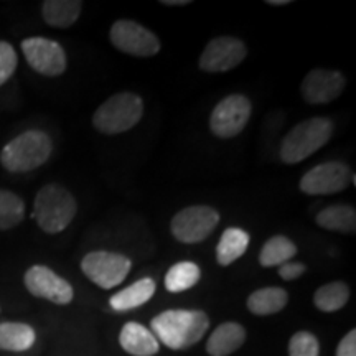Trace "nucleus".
I'll return each mask as SVG.
<instances>
[{"label": "nucleus", "mask_w": 356, "mask_h": 356, "mask_svg": "<svg viewBox=\"0 0 356 356\" xmlns=\"http://www.w3.org/2000/svg\"><path fill=\"white\" fill-rule=\"evenodd\" d=\"M220 222V215L215 208L198 204L177 213L172 220V234L180 243L197 244L210 236Z\"/></svg>", "instance_id": "0eeeda50"}, {"label": "nucleus", "mask_w": 356, "mask_h": 356, "mask_svg": "<svg viewBox=\"0 0 356 356\" xmlns=\"http://www.w3.org/2000/svg\"><path fill=\"white\" fill-rule=\"evenodd\" d=\"M160 3H163V6L167 7H181V6H188L191 2L190 0H162Z\"/></svg>", "instance_id": "7c9ffc66"}, {"label": "nucleus", "mask_w": 356, "mask_h": 356, "mask_svg": "<svg viewBox=\"0 0 356 356\" xmlns=\"http://www.w3.org/2000/svg\"><path fill=\"white\" fill-rule=\"evenodd\" d=\"M246 44L234 37L213 38L200 56V68L207 73H225L243 63Z\"/></svg>", "instance_id": "ddd939ff"}, {"label": "nucleus", "mask_w": 356, "mask_h": 356, "mask_svg": "<svg viewBox=\"0 0 356 356\" xmlns=\"http://www.w3.org/2000/svg\"><path fill=\"white\" fill-rule=\"evenodd\" d=\"M132 262L118 252L95 251L83 257L81 270L84 275L101 289H113L127 277Z\"/></svg>", "instance_id": "423d86ee"}, {"label": "nucleus", "mask_w": 356, "mask_h": 356, "mask_svg": "<svg viewBox=\"0 0 356 356\" xmlns=\"http://www.w3.org/2000/svg\"><path fill=\"white\" fill-rule=\"evenodd\" d=\"M337 356H356V330H351L343 337L337 348Z\"/></svg>", "instance_id": "c756f323"}, {"label": "nucleus", "mask_w": 356, "mask_h": 356, "mask_svg": "<svg viewBox=\"0 0 356 356\" xmlns=\"http://www.w3.org/2000/svg\"><path fill=\"white\" fill-rule=\"evenodd\" d=\"M83 10L79 0H47L42 6L43 20L55 29H68L76 24Z\"/></svg>", "instance_id": "a211bd4d"}, {"label": "nucleus", "mask_w": 356, "mask_h": 356, "mask_svg": "<svg viewBox=\"0 0 356 356\" xmlns=\"http://www.w3.org/2000/svg\"><path fill=\"white\" fill-rule=\"evenodd\" d=\"M351 170L343 162H325L302 177L300 190L305 195H335L348 188Z\"/></svg>", "instance_id": "9b49d317"}, {"label": "nucleus", "mask_w": 356, "mask_h": 356, "mask_svg": "<svg viewBox=\"0 0 356 356\" xmlns=\"http://www.w3.org/2000/svg\"><path fill=\"white\" fill-rule=\"evenodd\" d=\"M25 287L32 296L47 299L58 305L73 300V287L68 280L60 277L47 266H33L25 273Z\"/></svg>", "instance_id": "f8f14e48"}, {"label": "nucleus", "mask_w": 356, "mask_h": 356, "mask_svg": "<svg viewBox=\"0 0 356 356\" xmlns=\"http://www.w3.org/2000/svg\"><path fill=\"white\" fill-rule=\"evenodd\" d=\"M35 330L30 325L20 322L0 323V350L25 351L35 343Z\"/></svg>", "instance_id": "412c9836"}, {"label": "nucleus", "mask_w": 356, "mask_h": 356, "mask_svg": "<svg viewBox=\"0 0 356 356\" xmlns=\"http://www.w3.org/2000/svg\"><path fill=\"white\" fill-rule=\"evenodd\" d=\"M25 218V203L13 191L0 190V229H10Z\"/></svg>", "instance_id": "a878e982"}, {"label": "nucleus", "mask_w": 356, "mask_h": 356, "mask_svg": "<svg viewBox=\"0 0 356 356\" xmlns=\"http://www.w3.org/2000/svg\"><path fill=\"white\" fill-rule=\"evenodd\" d=\"M157 341L170 350H185L204 337L210 320L202 310H165L150 322Z\"/></svg>", "instance_id": "f257e3e1"}, {"label": "nucleus", "mask_w": 356, "mask_h": 356, "mask_svg": "<svg viewBox=\"0 0 356 356\" xmlns=\"http://www.w3.org/2000/svg\"><path fill=\"white\" fill-rule=\"evenodd\" d=\"M305 273V266L302 262H284V264L279 266V275L284 280H293L300 277L302 274Z\"/></svg>", "instance_id": "c85d7f7f"}, {"label": "nucleus", "mask_w": 356, "mask_h": 356, "mask_svg": "<svg viewBox=\"0 0 356 356\" xmlns=\"http://www.w3.org/2000/svg\"><path fill=\"white\" fill-rule=\"evenodd\" d=\"M53 152V142L47 132L32 129L12 139L0 152V162L12 173H25L42 167Z\"/></svg>", "instance_id": "f03ea898"}, {"label": "nucleus", "mask_w": 356, "mask_h": 356, "mask_svg": "<svg viewBox=\"0 0 356 356\" xmlns=\"http://www.w3.org/2000/svg\"><path fill=\"white\" fill-rule=\"evenodd\" d=\"M26 63L43 76H60L66 70V53L60 43L50 38L32 37L22 42Z\"/></svg>", "instance_id": "9d476101"}, {"label": "nucleus", "mask_w": 356, "mask_h": 356, "mask_svg": "<svg viewBox=\"0 0 356 356\" xmlns=\"http://www.w3.org/2000/svg\"><path fill=\"white\" fill-rule=\"evenodd\" d=\"M297 254V246L286 236H274L261 249L259 262L262 267L280 266Z\"/></svg>", "instance_id": "b1692460"}, {"label": "nucleus", "mask_w": 356, "mask_h": 356, "mask_svg": "<svg viewBox=\"0 0 356 356\" xmlns=\"http://www.w3.org/2000/svg\"><path fill=\"white\" fill-rule=\"evenodd\" d=\"M78 204L73 195L65 186L44 185L37 193L33 207V218L44 233L56 234L73 221Z\"/></svg>", "instance_id": "7ed1b4c3"}, {"label": "nucleus", "mask_w": 356, "mask_h": 356, "mask_svg": "<svg viewBox=\"0 0 356 356\" xmlns=\"http://www.w3.org/2000/svg\"><path fill=\"white\" fill-rule=\"evenodd\" d=\"M144 114V102L134 92L111 96L97 108L92 124L102 134H121L137 126Z\"/></svg>", "instance_id": "39448f33"}, {"label": "nucleus", "mask_w": 356, "mask_h": 356, "mask_svg": "<svg viewBox=\"0 0 356 356\" xmlns=\"http://www.w3.org/2000/svg\"><path fill=\"white\" fill-rule=\"evenodd\" d=\"M200 277H202V270L200 267L195 264V262L190 261H184L178 262V264L172 266L168 269V273L165 275V289L168 292L178 293L188 291L193 286H197Z\"/></svg>", "instance_id": "5701e85b"}, {"label": "nucleus", "mask_w": 356, "mask_h": 356, "mask_svg": "<svg viewBox=\"0 0 356 356\" xmlns=\"http://www.w3.org/2000/svg\"><path fill=\"white\" fill-rule=\"evenodd\" d=\"M155 293V280L150 277H144L137 282L131 284V286L122 289L121 292L114 293L111 297L109 304L115 312H129L137 307L144 305L152 299Z\"/></svg>", "instance_id": "f3484780"}, {"label": "nucleus", "mask_w": 356, "mask_h": 356, "mask_svg": "<svg viewBox=\"0 0 356 356\" xmlns=\"http://www.w3.org/2000/svg\"><path fill=\"white\" fill-rule=\"evenodd\" d=\"M289 355L291 356H318L320 343L317 337L309 332H299L291 338L289 343Z\"/></svg>", "instance_id": "bb28decb"}, {"label": "nucleus", "mask_w": 356, "mask_h": 356, "mask_svg": "<svg viewBox=\"0 0 356 356\" xmlns=\"http://www.w3.org/2000/svg\"><path fill=\"white\" fill-rule=\"evenodd\" d=\"M17 65H19V58H17L15 48L10 43L0 42V86H3L12 78Z\"/></svg>", "instance_id": "cd10ccee"}, {"label": "nucleus", "mask_w": 356, "mask_h": 356, "mask_svg": "<svg viewBox=\"0 0 356 356\" xmlns=\"http://www.w3.org/2000/svg\"><path fill=\"white\" fill-rule=\"evenodd\" d=\"M251 101L243 95H231L216 104L210 118L211 132L220 139H231L246 127L251 118Z\"/></svg>", "instance_id": "6e6552de"}, {"label": "nucleus", "mask_w": 356, "mask_h": 356, "mask_svg": "<svg viewBox=\"0 0 356 356\" xmlns=\"http://www.w3.org/2000/svg\"><path fill=\"white\" fill-rule=\"evenodd\" d=\"M350 297V289L345 282H330L325 284L315 292L314 302L317 305L318 310L327 312H337L340 310L341 307L346 305Z\"/></svg>", "instance_id": "393cba45"}, {"label": "nucleus", "mask_w": 356, "mask_h": 356, "mask_svg": "<svg viewBox=\"0 0 356 356\" xmlns=\"http://www.w3.org/2000/svg\"><path fill=\"white\" fill-rule=\"evenodd\" d=\"M333 134V122L327 118H312L297 124L291 132L284 137L280 145V159L282 162L299 163L309 159L312 154L330 140Z\"/></svg>", "instance_id": "20e7f679"}, {"label": "nucleus", "mask_w": 356, "mask_h": 356, "mask_svg": "<svg viewBox=\"0 0 356 356\" xmlns=\"http://www.w3.org/2000/svg\"><path fill=\"white\" fill-rule=\"evenodd\" d=\"M249 246V234L244 229L228 228L216 246V261L220 266H229L238 261Z\"/></svg>", "instance_id": "6ab92c4d"}, {"label": "nucleus", "mask_w": 356, "mask_h": 356, "mask_svg": "<svg viewBox=\"0 0 356 356\" xmlns=\"http://www.w3.org/2000/svg\"><path fill=\"white\" fill-rule=\"evenodd\" d=\"M246 340V330L236 322H225L208 338L207 351L211 356H228L239 350Z\"/></svg>", "instance_id": "dca6fc26"}, {"label": "nucleus", "mask_w": 356, "mask_h": 356, "mask_svg": "<svg viewBox=\"0 0 356 356\" xmlns=\"http://www.w3.org/2000/svg\"><path fill=\"white\" fill-rule=\"evenodd\" d=\"M119 343L132 356H154L159 353V341L154 333L137 322H129L122 327Z\"/></svg>", "instance_id": "2eb2a0df"}, {"label": "nucleus", "mask_w": 356, "mask_h": 356, "mask_svg": "<svg viewBox=\"0 0 356 356\" xmlns=\"http://www.w3.org/2000/svg\"><path fill=\"white\" fill-rule=\"evenodd\" d=\"M346 79L341 73L330 70H312L302 81L300 91L309 104H328L343 92Z\"/></svg>", "instance_id": "4468645a"}, {"label": "nucleus", "mask_w": 356, "mask_h": 356, "mask_svg": "<svg viewBox=\"0 0 356 356\" xmlns=\"http://www.w3.org/2000/svg\"><path fill=\"white\" fill-rule=\"evenodd\" d=\"M109 38L119 51L132 56L149 58L160 51V40L155 37V33L134 20L122 19L115 22L111 29Z\"/></svg>", "instance_id": "1a4fd4ad"}, {"label": "nucleus", "mask_w": 356, "mask_h": 356, "mask_svg": "<svg viewBox=\"0 0 356 356\" xmlns=\"http://www.w3.org/2000/svg\"><path fill=\"white\" fill-rule=\"evenodd\" d=\"M289 293L280 287H266L252 292L248 299V309L254 315H274L287 305Z\"/></svg>", "instance_id": "aec40b11"}, {"label": "nucleus", "mask_w": 356, "mask_h": 356, "mask_svg": "<svg viewBox=\"0 0 356 356\" xmlns=\"http://www.w3.org/2000/svg\"><path fill=\"white\" fill-rule=\"evenodd\" d=\"M269 6H287L289 0H267Z\"/></svg>", "instance_id": "2f4dec72"}, {"label": "nucleus", "mask_w": 356, "mask_h": 356, "mask_svg": "<svg viewBox=\"0 0 356 356\" xmlns=\"http://www.w3.org/2000/svg\"><path fill=\"white\" fill-rule=\"evenodd\" d=\"M317 225L320 228L338 233H355L356 229V211L355 208L345 204L328 207L317 215Z\"/></svg>", "instance_id": "4be33fe9"}]
</instances>
